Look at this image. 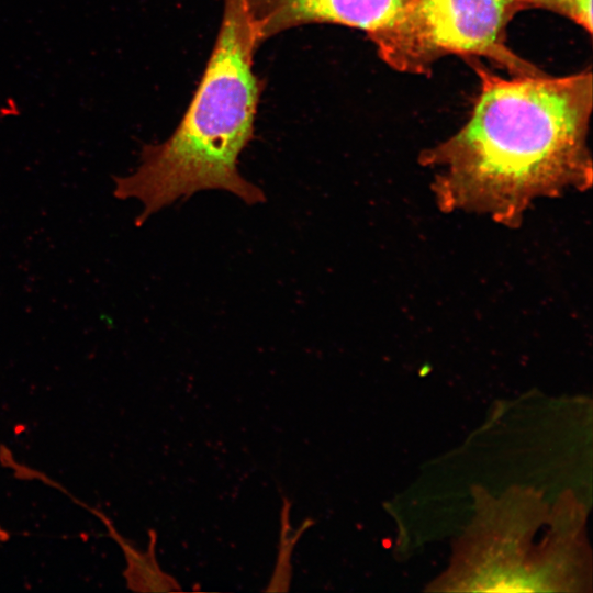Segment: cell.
<instances>
[{
  "mask_svg": "<svg viewBox=\"0 0 593 593\" xmlns=\"http://www.w3.org/2000/svg\"><path fill=\"white\" fill-rule=\"evenodd\" d=\"M480 90L466 124L422 154L437 167L436 194L445 209L489 213L514 225L530 202L592 179L588 132L593 107L591 70L502 78L467 59Z\"/></svg>",
  "mask_w": 593,
  "mask_h": 593,
  "instance_id": "6da1fadb",
  "label": "cell"
},
{
  "mask_svg": "<svg viewBox=\"0 0 593 593\" xmlns=\"http://www.w3.org/2000/svg\"><path fill=\"white\" fill-rule=\"evenodd\" d=\"M288 510L289 504H284L283 512H282V532H281V540H280V548H279V556H278V563L276 567V571L273 573L272 580L270 581L269 591H287L290 583L291 578V568H290V555L293 550V547L296 542V539L300 537V535L304 532V529L311 525L312 523H309L307 525H302L300 529L296 532L292 530L289 526L288 521Z\"/></svg>",
  "mask_w": 593,
  "mask_h": 593,
  "instance_id": "8992f818",
  "label": "cell"
},
{
  "mask_svg": "<svg viewBox=\"0 0 593 593\" xmlns=\"http://www.w3.org/2000/svg\"><path fill=\"white\" fill-rule=\"evenodd\" d=\"M258 47L247 0H223L212 53L178 126L165 142L143 147L133 174L115 179L118 199L134 198L143 204L137 225L201 190H225L247 204L266 200L237 168L254 135L264 86L254 72Z\"/></svg>",
  "mask_w": 593,
  "mask_h": 593,
  "instance_id": "7a4b0ae2",
  "label": "cell"
},
{
  "mask_svg": "<svg viewBox=\"0 0 593 593\" xmlns=\"http://www.w3.org/2000/svg\"><path fill=\"white\" fill-rule=\"evenodd\" d=\"M126 556L127 584L135 591H179L178 582L169 574L164 573L156 559L153 545L147 553L141 552L131 547L127 542L120 540Z\"/></svg>",
  "mask_w": 593,
  "mask_h": 593,
  "instance_id": "5b68a950",
  "label": "cell"
},
{
  "mask_svg": "<svg viewBox=\"0 0 593 593\" xmlns=\"http://www.w3.org/2000/svg\"><path fill=\"white\" fill-rule=\"evenodd\" d=\"M524 10L540 8L561 14L592 34V0H522Z\"/></svg>",
  "mask_w": 593,
  "mask_h": 593,
  "instance_id": "52a82bcc",
  "label": "cell"
},
{
  "mask_svg": "<svg viewBox=\"0 0 593 593\" xmlns=\"http://www.w3.org/2000/svg\"><path fill=\"white\" fill-rule=\"evenodd\" d=\"M411 0H247L259 45L292 27L331 23L365 32L388 27Z\"/></svg>",
  "mask_w": 593,
  "mask_h": 593,
  "instance_id": "277c9868",
  "label": "cell"
},
{
  "mask_svg": "<svg viewBox=\"0 0 593 593\" xmlns=\"http://www.w3.org/2000/svg\"><path fill=\"white\" fill-rule=\"evenodd\" d=\"M522 0H411L384 30L369 37L380 58L406 74L430 72L443 57H484L511 76L542 71L506 44V29Z\"/></svg>",
  "mask_w": 593,
  "mask_h": 593,
  "instance_id": "3957f363",
  "label": "cell"
}]
</instances>
